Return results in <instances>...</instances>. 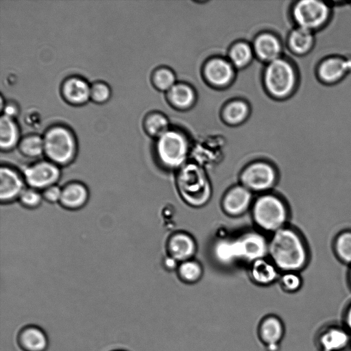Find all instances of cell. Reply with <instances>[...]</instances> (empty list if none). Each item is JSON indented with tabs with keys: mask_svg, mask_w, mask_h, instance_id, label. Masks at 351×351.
Segmentation results:
<instances>
[{
	"mask_svg": "<svg viewBox=\"0 0 351 351\" xmlns=\"http://www.w3.org/2000/svg\"><path fill=\"white\" fill-rule=\"evenodd\" d=\"M349 335L343 329L331 328L321 335L319 343L324 351H339L346 347Z\"/></svg>",
	"mask_w": 351,
	"mask_h": 351,
	"instance_id": "23",
	"label": "cell"
},
{
	"mask_svg": "<svg viewBox=\"0 0 351 351\" xmlns=\"http://www.w3.org/2000/svg\"><path fill=\"white\" fill-rule=\"evenodd\" d=\"M250 275L252 280L259 285H269L278 278L277 267L263 258L252 263Z\"/></svg>",
	"mask_w": 351,
	"mask_h": 351,
	"instance_id": "22",
	"label": "cell"
},
{
	"mask_svg": "<svg viewBox=\"0 0 351 351\" xmlns=\"http://www.w3.org/2000/svg\"><path fill=\"white\" fill-rule=\"evenodd\" d=\"M112 351H126V350H112Z\"/></svg>",
	"mask_w": 351,
	"mask_h": 351,
	"instance_id": "43",
	"label": "cell"
},
{
	"mask_svg": "<svg viewBox=\"0 0 351 351\" xmlns=\"http://www.w3.org/2000/svg\"><path fill=\"white\" fill-rule=\"evenodd\" d=\"M169 97L176 106L186 107L193 102L194 94L190 87L184 84H176L169 90Z\"/></svg>",
	"mask_w": 351,
	"mask_h": 351,
	"instance_id": "28",
	"label": "cell"
},
{
	"mask_svg": "<svg viewBox=\"0 0 351 351\" xmlns=\"http://www.w3.org/2000/svg\"><path fill=\"white\" fill-rule=\"evenodd\" d=\"M19 149L27 158H37L44 154L43 138L38 135L25 136L19 143Z\"/></svg>",
	"mask_w": 351,
	"mask_h": 351,
	"instance_id": "25",
	"label": "cell"
},
{
	"mask_svg": "<svg viewBox=\"0 0 351 351\" xmlns=\"http://www.w3.org/2000/svg\"><path fill=\"white\" fill-rule=\"evenodd\" d=\"M22 173L7 165L0 167V201L8 204L18 199L26 187Z\"/></svg>",
	"mask_w": 351,
	"mask_h": 351,
	"instance_id": "12",
	"label": "cell"
},
{
	"mask_svg": "<svg viewBox=\"0 0 351 351\" xmlns=\"http://www.w3.org/2000/svg\"><path fill=\"white\" fill-rule=\"evenodd\" d=\"M19 132L13 118L1 115L0 119V147L7 151L12 149L19 142Z\"/></svg>",
	"mask_w": 351,
	"mask_h": 351,
	"instance_id": "24",
	"label": "cell"
},
{
	"mask_svg": "<svg viewBox=\"0 0 351 351\" xmlns=\"http://www.w3.org/2000/svg\"><path fill=\"white\" fill-rule=\"evenodd\" d=\"M16 342L22 351H46L49 346L47 335L35 324L22 327L18 332Z\"/></svg>",
	"mask_w": 351,
	"mask_h": 351,
	"instance_id": "13",
	"label": "cell"
},
{
	"mask_svg": "<svg viewBox=\"0 0 351 351\" xmlns=\"http://www.w3.org/2000/svg\"><path fill=\"white\" fill-rule=\"evenodd\" d=\"M316 72L323 83L335 84L351 72V56H327L319 62Z\"/></svg>",
	"mask_w": 351,
	"mask_h": 351,
	"instance_id": "11",
	"label": "cell"
},
{
	"mask_svg": "<svg viewBox=\"0 0 351 351\" xmlns=\"http://www.w3.org/2000/svg\"><path fill=\"white\" fill-rule=\"evenodd\" d=\"M167 249L170 256L176 261H189L195 254L196 245L193 238L185 233H176L168 241Z\"/></svg>",
	"mask_w": 351,
	"mask_h": 351,
	"instance_id": "17",
	"label": "cell"
},
{
	"mask_svg": "<svg viewBox=\"0 0 351 351\" xmlns=\"http://www.w3.org/2000/svg\"><path fill=\"white\" fill-rule=\"evenodd\" d=\"M277 175L269 164L256 162L247 165L241 172V185L249 191L262 192L271 189L276 182Z\"/></svg>",
	"mask_w": 351,
	"mask_h": 351,
	"instance_id": "8",
	"label": "cell"
},
{
	"mask_svg": "<svg viewBox=\"0 0 351 351\" xmlns=\"http://www.w3.org/2000/svg\"><path fill=\"white\" fill-rule=\"evenodd\" d=\"M350 285H351V269H350Z\"/></svg>",
	"mask_w": 351,
	"mask_h": 351,
	"instance_id": "42",
	"label": "cell"
},
{
	"mask_svg": "<svg viewBox=\"0 0 351 351\" xmlns=\"http://www.w3.org/2000/svg\"><path fill=\"white\" fill-rule=\"evenodd\" d=\"M22 175L27 186L41 191L47 187L56 184L61 173L59 166L45 160L27 166L23 170Z\"/></svg>",
	"mask_w": 351,
	"mask_h": 351,
	"instance_id": "9",
	"label": "cell"
},
{
	"mask_svg": "<svg viewBox=\"0 0 351 351\" xmlns=\"http://www.w3.org/2000/svg\"><path fill=\"white\" fill-rule=\"evenodd\" d=\"M88 197V189L84 183L71 181L61 187L59 204L67 210H77L85 206Z\"/></svg>",
	"mask_w": 351,
	"mask_h": 351,
	"instance_id": "14",
	"label": "cell"
},
{
	"mask_svg": "<svg viewBox=\"0 0 351 351\" xmlns=\"http://www.w3.org/2000/svg\"><path fill=\"white\" fill-rule=\"evenodd\" d=\"M268 253L277 269L285 271H300L308 260V251L302 235L291 227L274 232L268 243Z\"/></svg>",
	"mask_w": 351,
	"mask_h": 351,
	"instance_id": "1",
	"label": "cell"
},
{
	"mask_svg": "<svg viewBox=\"0 0 351 351\" xmlns=\"http://www.w3.org/2000/svg\"><path fill=\"white\" fill-rule=\"evenodd\" d=\"M178 186L182 198L191 205L202 206L210 197L208 180L197 165L189 164L182 168L178 177Z\"/></svg>",
	"mask_w": 351,
	"mask_h": 351,
	"instance_id": "4",
	"label": "cell"
},
{
	"mask_svg": "<svg viewBox=\"0 0 351 351\" xmlns=\"http://www.w3.org/2000/svg\"><path fill=\"white\" fill-rule=\"evenodd\" d=\"M285 334L282 320L275 315H267L260 322L258 326V336L267 346L270 343H280Z\"/></svg>",
	"mask_w": 351,
	"mask_h": 351,
	"instance_id": "16",
	"label": "cell"
},
{
	"mask_svg": "<svg viewBox=\"0 0 351 351\" xmlns=\"http://www.w3.org/2000/svg\"><path fill=\"white\" fill-rule=\"evenodd\" d=\"M110 96L109 86L104 82H95L90 86V98L97 103L106 101Z\"/></svg>",
	"mask_w": 351,
	"mask_h": 351,
	"instance_id": "36",
	"label": "cell"
},
{
	"mask_svg": "<svg viewBox=\"0 0 351 351\" xmlns=\"http://www.w3.org/2000/svg\"><path fill=\"white\" fill-rule=\"evenodd\" d=\"M280 285L284 291L288 293H295L301 289L303 280L299 272H285L280 277Z\"/></svg>",
	"mask_w": 351,
	"mask_h": 351,
	"instance_id": "34",
	"label": "cell"
},
{
	"mask_svg": "<svg viewBox=\"0 0 351 351\" xmlns=\"http://www.w3.org/2000/svg\"><path fill=\"white\" fill-rule=\"evenodd\" d=\"M233 240L237 260L253 263L268 253V243L258 232H248Z\"/></svg>",
	"mask_w": 351,
	"mask_h": 351,
	"instance_id": "10",
	"label": "cell"
},
{
	"mask_svg": "<svg viewBox=\"0 0 351 351\" xmlns=\"http://www.w3.org/2000/svg\"><path fill=\"white\" fill-rule=\"evenodd\" d=\"M265 83L274 96L278 98L289 97L298 86L297 69L289 60L276 59L270 62L265 70Z\"/></svg>",
	"mask_w": 351,
	"mask_h": 351,
	"instance_id": "5",
	"label": "cell"
},
{
	"mask_svg": "<svg viewBox=\"0 0 351 351\" xmlns=\"http://www.w3.org/2000/svg\"><path fill=\"white\" fill-rule=\"evenodd\" d=\"M145 128L150 134L160 137L169 131V123L162 114H154L147 118Z\"/></svg>",
	"mask_w": 351,
	"mask_h": 351,
	"instance_id": "30",
	"label": "cell"
},
{
	"mask_svg": "<svg viewBox=\"0 0 351 351\" xmlns=\"http://www.w3.org/2000/svg\"><path fill=\"white\" fill-rule=\"evenodd\" d=\"M43 199L46 202L54 204L59 203L61 196V187L57 184L51 185L41 191Z\"/></svg>",
	"mask_w": 351,
	"mask_h": 351,
	"instance_id": "37",
	"label": "cell"
},
{
	"mask_svg": "<svg viewBox=\"0 0 351 351\" xmlns=\"http://www.w3.org/2000/svg\"><path fill=\"white\" fill-rule=\"evenodd\" d=\"M62 94L72 104H82L90 98V86L84 80L72 77L64 82Z\"/></svg>",
	"mask_w": 351,
	"mask_h": 351,
	"instance_id": "19",
	"label": "cell"
},
{
	"mask_svg": "<svg viewBox=\"0 0 351 351\" xmlns=\"http://www.w3.org/2000/svg\"><path fill=\"white\" fill-rule=\"evenodd\" d=\"M252 217L258 227L275 232L285 227L289 218V209L280 198L267 194L254 202Z\"/></svg>",
	"mask_w": 351,
	"mask_h": 351,
	"instance_id": "3",
	"label": "cell"
},
{
	"mask_svg": "<svg viewBox=\"0 0 351 351\" xmlns=\"http://www.w3.org/2000/svg\"><path fill=\"white\" fill-rule=\"evenodd\" d=\"M315 43V32L303 27L296 26L289 34V48L296 56L308 53L313 49Z\"/></svg>",
	"mask_w": 351,
	"mask_h": 351,
	"instance_id": "18",
	"label": "cell"
},
{
	"mask_svg": "<svg viewBox=\"0 0 351 351\" xmlns=\"http://www.w3.org/2000/svg\"><path fill=\"white\" fill-rule=\"evenodd\" d=\"M177 261L169 256L168 258L165 260V265L169 269H173L176 266Z\"/></svg>",
	"mask_w": 351,
	"mask_h": 351,
	"instance_id": "39",
	"label": "cell"
},
{
	"mask_svg": "<svg viewBox=\"0 0 351 351\" xmlns=\"http://www.w3.org/2000/svg\"><path fill=\"white\" fill-rule=\"evenodd\" d=\"M267 351H278L280 346L279 343H270L265 346Z\"/></svg>",
	"mask_w": 351,
	"mask_h": 351,
	"instance_id": "40",
	"label": "cell"
},
{
	"mask_svg": "<svg viewBox=\"0 0 351 351\" xmlns=\"http://www.w3.org/2000/svg\"><path fill=\"white\" fill-rule=\"evenodd\" d=\"M2 110L3 111V115L10 118H13L17 114L18 108L15 104H7L4 106Z\"/></svg>",
	"mask_w": 351,
	"mask_h": 351,
	"instance_id": "38",
	"label": "cell"
},
{
	"mask_svg": "<svg viewBox=\"0 0 351 351\" xmlns=\"http://www.w3.org/2000/svg\"><path fill=\"white\" fill-rule=\"evenodd\" d=\"M254 49L261 59L272 62L279 58L282 47L276 37L271 34H264L256 39Z\"/></svg>",
	"mask_w": 351,
	"mask_h": 351,
	"instance_id": "20",
	"label": "cell"
},
{
	"mask_svg": "<svg viewBox=\"0 0 351 351\" xmlns=\"http://www.w3.org/2000/svg\"><path fill=\"white\" fill-rule=\"evenodd\" d=\"M232 73L230 64L221 59L210 60L205 68V74L208 80L218 86L228 83L232 78Z\"/></svg>",
	"mask_w": 351,
	"mask_h": 351,
	"instance_id": "21",
	"label": "cell"
},
{
	"mask_svg": "<svg viewBox=\"0 0 351 351\" xmlns=\"http://www.w3.org/2000/svg\"><path fill=\"white\" fill-rule=\"evenodd\" d=\"M43 199L41 191L29 186L23 189L18 198L20 204L29 209L38 207Z\"/></svg>",
	"mask_w": 351,
	"mask_h": 351,
	"instance_id": "32",
	"label": "cell"
},
{
	"mask_svg": "<svg viewBox=\"0 0 351 351\" xmlns=\"http://www.w3.org/2000/svg\"><path fill=\"white\" fill-rule=\"evenodd\" d=\"M156 151L160 164L168 169H176L186 158L188 145L182 134L174 131H167L158 137Z\"/></svg>",
	"mask_w": 351,
	"mask_h": 351,
	"instance_id": "7",
	"label": "cell"
},
{
	"mask_svg": "<svg viewBox=\"0 0 351 351\" xmlns=\"http://www.w3.org/2000/svg\"><path fill=\"white\" fill-rule=\"evenodd\" d=\"M215 258L224 265L237 261L233 239H222L217 241L213 248Z\"/></svg>",
	"mask_w": 351,
	"mask_h": 351,
	"instance_id": "26",
	"label": "cell"
},
{
	"mask_svg": "<svg viewBox=\"0 0 351 351\" xmlns=\"http://www.w3.org/2000/svg\"><path fill=\"white\" fill-rule=\"evenodd\" d=\"M47 160L58 166L70 164L77 153V143L72 132L64 126L51 128L43 137Z\"/></svg>",
	"mask_w": 351,
	"mask_h": 351,
	"instance_id": "2",
	"label": "cell"
},
{
	"mask_svg": "<svg viewBox=\"0 0 351 351\" xmlns=\"http://www.w3.org/2000/svg\"><path fill=\"white\" fill-rule=\"evenodd\" d=\"M334 249L339 258L351 266V230L341 232L337 235Z\"/></svg>",
	"mask_w": 351,
	"mask_h": 351,
	"instance_id": "27",
	"label": "cell"
},
{
	"mask_svg": "<svg viewBox=\"0 0 351 351\" xmlns=\"http://www.w3.org/2000/svg\"><path fill=\"white\" fill-rule=\"evenodd\" d=\"M180 279L187 283H193L199 280L202 275L200 265L193 261L182 262L178 269Z\"/></svg>",
	"mask_w": 351,
	"mask_h": 351,
	"instance_id": "29",
	"label": "cell"
},
{
	"mask_svg": "<svg viewBox=\"0 0 351 351\" xmlns=\"http://www.w3.org/2000/svg\"><path fill=\"white\" fill-rule=\"evenodd\" d=\"M154 82L161 90H170L175 85V77L169 70L160 69L154 73Z\"/></svg>",
	"mask_w": 351,
	"mask_h": 351,
	"instance_id": "35",
	"label": "cell"
},
{
	"mask_svg": "<svg viewBox=\"0 0 351 351\" xmlns=\"http://www.w3.org/2000/svg\"><path fill=\"white\" fill-rule=\"evenodd\" d=\"M331 14L330 1L300 0L294 2L291 8V16L295 25L313 32L324 27Z\"/></svg>",
	"mask_w": 351,
	"mask_h": 351,
	"instance_id": "6",
	"label": "cell"
},
{
	"mask_svg": "<svg viewBox=\"0 0 351 351\" xmlns=\"http://www.w3.org/2000/svg\"><path fill=\"white\" fill-rule=\"evenodd\" d=\"M252 56L250 47L243 43L235 45L230 53L231 61L238 67L246 65L251 60Z\"/></svg>",
	"mask_w": 351,
	"mask_h": 351,
	"instance_id": "31",
	"label": "cell"
},
{
	"mask_svg": "<svg viewBox=\"0 0 351 351\" xmlns=\"http://www.w3.org/2000/svg\"><path fill=\"white\" fill-rule=\"evenodd\" d=\"M247 106L243 102L237 101L227 106L224 116L226 119L231 123H238L245 119L247 114Z\"/></svg>",
	"mask_w": 351,
	"mask_h": 351,
	"instance_id": "33",
	"label": "cell"
},
{
	"mask_svg": "<svg viewBox=\"0 0 351 351\" xmlns=\"http://www.w3.org/2000/svg\"><path fill=\"white\" fill-rule=\"evenodd\" d=\"M346 321L348 327L351 330V305L347 311Z\"/></svg>",
	"mask_w": 351,
	"mask_h": 351,
	"instance_id": "41",
	"label": "cell"
},
{
	"mask_svg": "<svg viewBox=\"0 0 351 351\" xmlns=\"http://www.w3.org/2000/svg\"><path fill=\"white\" fill-rule=\"evenodd\" d=\"M252 198L251 191L243 186H234L226 192L223 198V209L229 215H240L249 208Z\"/></svg>",
	"mask_w": 351,
	"mask_h": 351,
	"instance_id": "15",
	"label": "cell"
}]
</instances>
